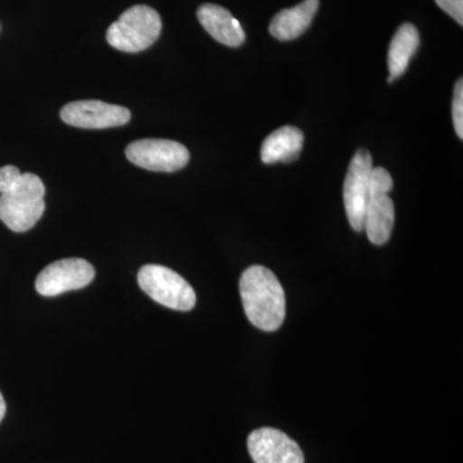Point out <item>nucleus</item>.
<instances>
[{"label":"nucleus","instance_id":"obj_1","mask_svg":"<svg viewBox=\"0 0 463 463\" xmlns=\"http://www.w3.org/2000/svg\"><path fill=\"white\" fill-rule=\"evenodd\" d=\"M44 183L16 166L0 167V221L9 230L24 233L35 227L45 212Z\"/></svg>","mask_w":463,"mask_h":463},{"label":"nucleus","instance_id":"obj_2","mask_svg":"<svg viewBox=\"0 0 463 463\" xmlns=\"http://www.w3.org/2000/svg\"><path fill=\"white\" fill-rule=\"evenodd\" d=\"M240 294L250 322L265 332L279 330L286 318V297L276 274L252 265L240 279Z\"/></svg>","mask_w":463,"mask_h":463},{"label":"nucleus","instance_id":"obj_3","mask_svg":"<svg viewBox=\"0 0 463 463\" xmlns=\"http://www.w3.org/2000/svg\"><path fill=\"white\" fill-rule=\"evenodd\" d=\"M161 29L160 14L154 8L134 5L109 27L106 39L115 50L137 53L151 47L160 36Z\"/></svg>","mask_w":463,"mask_h":463},{"label":"nucleus","instance_id":"obj_4","mask_svg":"<svg viewBox=\"0 0 463 463\" xmlns=\"http://www.w3.org/2000/svg\"><path fill=\"white\" fill-rule=\"evenodd\" d=\"M139 288L152 300L169 309L188 312L196 306V292L190 283L170 268L148 264L138 272Z\"/></svg>","mask_w":463,"mask_h":463},{"label":"nucleus","instance_id":"obj_5","mask_svg":"<svg viewBox=\"0 0 463 463\" xmlns=\"http://www.w3.org/2000/svg\"><path fill=\"white\" fill-rule=\"evenodd\" d=\"M373 156L367 149L355 152L345 182H344V203L349 223L353 230H364V215L371 200L370 175L373 170Z\"/></svg>","mask_w":463,"mask_h":463},{"label":"nucleus","instance_id":"obj_6","mask_svg":"<svg viewBox=\"0 0 463 463\" xmlns=\"http://www.w3.org/2000/svg\"><path fill=\"white\" fill-rule=\"evenodd\" d=\"M125 155L134 165L160 173L178 172L190 161V152L182 143L167 139L132 142L125 149Z\"/></svg>","mask_w":463,"mask_h":463},{"label":"nucleus","instance_id":"obj_7","mask_svg":"<svg viewBox=\"0 0 463 463\" xmlns=\"http://www.w3.org/2000/svg\"><path fill=\"white\" fill-rule=\"evenodd\" d=\"M96 276L93 265L80 258L62 259L39 273L35 288L42 297L52 298L90 285Z\"/></svg>","mask_w":463,"mask_h":463},{"label":"nucleus","instance_id":"obj_8","mask_svg":"<svg viewBox=\"0 0 463 463\" xmlns=\"http://www.w3.org/2000/svg\"><path fill=\"white\" fill-rule=\"evenodd\" d=\"M129 109L102 100H76L61 109L63 123L81 129H106L129 123Z\"/></svg>","mask_w":463,"mask_h":463},{"label":"nucleus","instance_id":"obj_9","mask_svg":"<svg viewBox=\"0 0 463 463\" xmlns=\"http://www.w3.org/2000/svg\"><path fill=\"white\" fill-rule=\"evenodd\" d=\"M250 456L255 463H304L303 450L285 432L261 428L249 435Z\"/></svg>","mask_w":463,"mask_h":463},{"label":"nucleus","instance_id":"obj_10","mask_svg":"<svg viewBox=\"0 0 463 463\" xmlns=\"http://www.w3.org/2000/svg\"><path fill=\"white\" fill-rule=\"evenodd\" d=\"M197 17H199L203 29L216 42L233 48L240 47L245 42V32L241 26L240 21L232 16L231 12L221 5H201L197 11Z\"/></svg>","mask_w":463,"mask_h":463},{"label":"nucleus","instance_id":"obj_11","mask_svg":"<svg viewBox=\"0 0 463 463\" xmlns=\"http://www.w3.org/2000/svg\"><path fill=\"white\" fill-rule=\"evenodd\" d=\"M318 7L319 0H304L295 7L283 9L273 17L269 33L279 41H294L307 32Z\"/></svg>","mask_w":463,"mask_h":463},{"label":"nucleus","instance_id":"obj_12","mask_svg":"<svg viewBox=\"0 0 463 463\" xmlns=\"http://www.w3.org/2000/svg\"><path fill=\"white\" fill-rule=\"evenodd\" d=\"M394 203L389 194H374L368 203L364 215V230L373 245H385L394 228Z\"/></svg>","mask_w":463,"mask_h":463},{"label":"nucleus","instance_id":"obj_13","mask_svg":"<svg viewBox=\"0 0 463 463\" xmlns=\"http://www.w3.org/2000/svg\"><path fill=\"white\" fill-rule=\"evenodd\" d=\"M304 134L298 128H279L265 138L261 146V161L264 164L289 163L300 155Z\"/></svg>","mask_w":463,"mask_h":463},{"label":"nucleus","instance_id":"obj_14","mask_svg":"<svg viewBox=\"0 0 463 463\" xmlns=\"http://www.w3.org/2000/svg\"><path fill=\"white\" fill-rule=\"evenodd\" d=\"M420 45V35L412 24H403L390 43L388 65L389 83L401 78L410 66L411 58L414 56Z\"/></svg>","mask_w":463,"mask_h":463},{"label":"nucleus","instance_id":"obj_15","mask_svg":"<svg viewBox=\"0 0 463 463\" xmlns=\"http://www.w3.org/2000/svg\"><path fill=\"white\" fill-rule=\"evenodd\" d=\"M392 188V178L383 167H373L370 175L371 197L374 194H389Z\"/></svg>","mask_w":463,"mask_h":463},{"label":"nucleus","instance_id":"obj_16","mask_svg":"<svg viewBox=\"0 0 463 463\" xmlns=\"http://www.w3.org/2000/svg\"><path fill=\"white\" fill-rule=\"evenodd\" d=\"M453 124L457 136L463 138V83L462 79H459L455 87V97H453L452 105Z\"/></svg>","mask_w":463,"mask_h":463},{"label":"nucleus","instance_id":"obj_17","mask_svg":"<svg viewBox=\"0 0 463 463\" xmlns=\"http://www.w3.org/2000/svg\"><path fill=\"white\" fill-rule=\"evenodd\" d=\"M435 3L459 25H463V0H435Z\"/></svg>","mask_w":463,"mask_h":463},{"label":"nucleus","instance_id":"obj_18","mask_svg":"<svg viewBox=\"0 0 463 463\" xmlns=\"http://www.w3.org/2000/svg\"><path fill=\"white\" fill-rule=\"evenodd\" d=\"M5 411H7V405H5V398H3L2 392H0V422L5 419Z\"/></svg>","mask_w":463,"mask_h":463}]
</instances>
